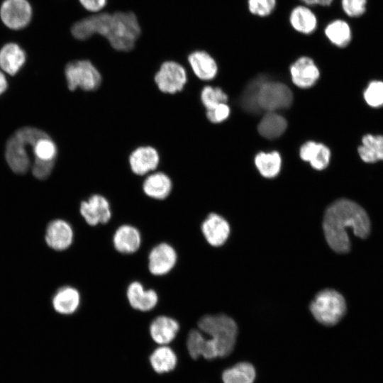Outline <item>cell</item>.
Wrapping results in <instances>:
<instances>
[{
  "label": "cell",
  "instance_id": "f546056e",
  "mask_svg": "<svg viewBox=\"0 0 383 383\" xmlns=\"http://www.w3.org/2000/svg\"><path fill=\"white\" fill-rule=\"evenodd\" d=\"M255 165L262 176L266 178H273L280 171L282 158L277 151L260 152L255 157Z\"/></svg>",
  "mask_w": 383,
  "mask_h": 383
},
{
  "label": "cell",
  "instance_id": "7a4b0ae2",
  "mask_svg": "<svg viewBox=\"0 0 383 383\" xmlns=\"http://www.w3.org/2000/svg\"><path fill=\"white\" fill-rule=\"evenodd\" d=\"M199 330H191L187 338V348L192 359L202 356L206 360L224 357L235 346L238 327L235 321L223 314H206L198 321Z\"/></svg>",
  "mask_w": 383,
  "mask_h": 383
},
{
  "label": "cell",
  "instance_id": "277c9868",
  "mask_svg": "<svg viewBox=\"0 0 383 383\" xmlns=\"http://www.w3.org/2000/svg\"><path fill=\"white\" fill-rule=\"evenodd\" d=\"M309 309L318 322L331 326L337 324L345 314L346 303L339 292L326 289L315 295L311 301Z\"/></svg>",
  "mask_w": 383,
  "mask_h": 383
},
{
  "label": "cell",
  "instance_id": "52a82bcc",
  "mask_svg": "<svg viewBox=\"0 0 383 383\" xmlns=\"http://www.w3.org/2000/svg\"><path fill=\"white\" fill-rule=\"evenodd\" d=\"M293 95L284 84L265 79L258 93V106L260 110L276 111L288 108L292 103Z\"/></svg>",
  "mask_w": 383,
  "mask_h": 383
},
{
  "label": "cell",
  "instance_id": "1f68e13d",
  "mask_svg": "<svg viewBox=\"0 0 383 383\" xmlns=\"http://www.w3.org/2000/svg\"><path fill=\"white\" fill-rule=\"evenodd\" d=\"M365 102L371 108L383 106V80L372 79L363 89Z\"/></svg>",
  "mask_w": 383,
  "mask_h": 383
},
{
  "label": "cell",
  "instance_id": "74e56055",
  "mask_svg": "<svg viewBox=\"0 0 383 383\" xmlns=\"http://www.w3.org/2000/svg\"><path fill=\"white\" fill-rule=\"evenodd\" d=\"M55 161H45L35 158L32 165V173L38 179H45L52 172Z\"/></svg>",
  "mask_w": 383,
  "mask_h": 383
},
{
  "label": "cell",
  "instance_id": "5b68a950",
  "mask_svg": "<svg viewBox=\"0 0 383 383\" xmlns=\"http://www.w3.org/2000/svg\"><path fill=\"white\" fill-rule=\"evenodd\" d=\"M65 77L71 91L80 88L84 91L97 90L103 81L102 73L89 59H75L67 63Z\"/></svg>",
  "mask_w": 383,
  "mask_h": 383
},
{
  "label": "cell",
  "instance_id": "484cf974",
  "mask_svg": "<svg viewBox=\"0 0 383 383\" xmlns=\"http://www.w3.org/2000/svg\"><path fill=\"white\" fill-rule=\"evenodd\" d=\"M81 296L79 291L70 286L59 289L52 298L54 309L62 315L74 313L80 305Z\"/></svg>",
  "mask_w": 383,
  "mask_h": 383
},
{
  "label": "cell",
  "instance_id": "603a6c76",
  "mask_svg": "<svg viewBox=\"0 0 383 383\" xmlns=\"http://www.w3.org/2000/svg\"><path fill=\"white\" fill-rule=\"evenodd\" d=\"M323 33L327 41L338 48L347 47L352 40L351 27L348 21L342 18L328 21Z\"/></svg>",
  "mask_w": 383,
  "mask_h": 383
},
{
  "label": "cell",
  "instance_id": "d6a6232c",
  "mask_svg": "<svg viewBox=\"0 0 383 383\" xmlns=\"http://www.w3.org/2000/svg\"><path fill=\"white\" fill-rule=\"evenodd\" d=\"M32 148L35 158L45 161H55L57 149L55 143L48 135L38 139Z\"/></svg>",
  "mask_w": 383,
  "mask_h": 383
},
{
  "label": "cell",
  "instance_id": "d4e9b609",
  "mask_svg": "<svg viewBox=\"0 0 383 383\" xmlns=\"http://www.w3.org/2000/svg\"><path fill=\"white\" fill-rule=\"evenodd\" d=\"M26 59L25 51L17 43H7L0 50V67L11 75L21 69Z\"/></svg>",
  "mask_w": 383,
  "mask_h": 383
},
{
  "label": "cell",
  "instance_id": "8d00e7d4",
  "mask_svg": "<svg viewBox=\"0 0 383 383\" xmlns=\"http://www.w3.org/2000/svg\"><path fill=\"white\" fill-rule=\"evenodd\" d=\"M230 114V108L226 103H221L206 109V117L213 123H219L226 120Z\"/></svg>",
  "mask_w": 383,
  "mask_h": 383
},
{
  "label": "cell",
  "instance_id": "44dd1931",
  "mask_svg": "<svg viewBox=\"0 0 383 383\" xmlns=\"http://www.w3.org/2000/svg\"><path fill=\"white\" fill-rule=\"evenodd\" d=\"M301 160L309 162L311 166L317 170L326 168L331 160L330 149L323 143L308 141L303 144L299 150Z\"/></svg>",
  "mask_w": 383,
  "mask_h": 383
},
{
  "label": "cell",
  "instance_id": "b9f144b4",
  "mask_svg": "<svg viewBox=\"0 0 383 383\" xmlns=\"http://www.w3.org/2000/svg\"><path fill=\"white\" fill-rule=\"evenodd\" d=\"M306 6H313L318 4V0H300Z\"/></svg>",
  "mask_w": 383,
  "mask_h": 383
},
{
  "label": "cell",
  "instance_id": "60d3db41",
  "mask_svg": "<svg viewBox=\"0 0 383 383\" xmlns=\"http://www.w3.org/2000/svg\"><path fill=\"white\" fill-rule=\"evenodd\" d=\"M334 0H318V5L323 7H328L332 5Z\"/></svg>",
  "mask_w": 383,
  "mask_h": 383
},
{
  "label": "cell",
  "instance_id": "4316f807",
  "mask_svg": "<svg viewBox=\"0 0 383 383\" xmlns=\"http://www.w3.org/2000/svg\"><path fill=\"white\" fill-rule=\"evenodd\" d=\"M287 126L286 119L275 111L267 112L260 121L257 130L265 138L272 140L279 138Z\"/></svg>",
  "mask_w": 383,
  "mask_h": 383
},
{
  "label": "cell",
  "instance_id": "d590c367",
  "mask_svg": "<svg viewBox=\"0 0 383 383\" xmlns=\"http://www.w3.org/2000/svg\"><path fill=\"white\" fill-rule=\"evenodd\" d=\"M343 13L350 18L361 16L366 11L367 0H340Z\"/></svg>",
  "mask_w": 383,
  "mask_h": 383
},
{
  "label": "cell",
  "instance_id": "e0dca14e",
  "mask_svg": "<svg viewBox=\"0 0 383 383\" xmlns=\"http://www.w3.org/2000/svg\"><path fill=\"white\" fill-rule=\"evenodd\" d=\"M126 297L133 309L144 312L154 309L159 299L154 289H145L143 285L137 281L131 282L128 286Z\"/></svg>",
  "mask_w": 383,
  "mask_h": 383
},
{
  "label": "cell",
  "instance_id": "d6986e66",
  "mask_svg": "<svg viewBox=\"0 0 383 383\" xmlns=\"http://www.w3.org/2000/svg\"><path fill=\"white\" fill-rule=\"evenodd\" d=\"M149 331L152 339L156 343L165 345L176 338L179 331V324L173 318L159 316L151 322Z\"/></svg>",
  "mask_w": 383,
  "mask_h": 383
},
{
  "label": "cell",
  "instance_id": "9a60e30c",
  "mask_svg": "<svg viewBox=\"0 0 383 383\" xmlns=\"http://www.w3.org/2000/svg\"><path fill=\"white\" fill-rule=\"evenodd\" d=\"M202 234L209 244L213 247L223 245L230 233V226L221 216L211 213L201 223Z\"/></svg>",
  "mask_w": 383,
  "mask_h": 383
},
{
  "label": "cell",
  "instance_id": "83f0119b",
  "mask_svg": "<svg viewBox=\"0 0 383 383\" xmlns=\"http://www.w3.org/2000/svg\"><path fill=\"white\" fill-rule=\"evenodd\" d=\"M149 360L152 369L158 374L173 370L177 362L174 350L168 346L161 345L151 353Z\"/></svg>",
  "mask_w": 383,
  "mask_h": 383
},
{
  "label": "cell",
  "instance_id": "9c48e42d",
  "mask_svg": "<svg viewBox=\"0 0 383 383\" xmlns=\"http://www.w3.org/2000/svg\"><path fill=\"white\" fill-rule=\"evenodd\" d=\"M79 211L86 223L91 226L107 223L111 218V209L108 199L98 194L82 201Z\"/></svg>",
  "mask_w": 383,
  "mask_h": 383
},
{
  "label": "cell",
  "instance_id": "5bb4252c",
  "mask_svg": "<svg viewBox=\"0 0 383 383\" xmlns=\"http://www.w3.org/2000/svg\"><path fill=\"white\" fill-rule=\"evenodd\" d=\"M187 62L194 74L203 81H210L218 73V65L216 60L207 51L196 49L187 56Z\"/></svg>",
  "mask_w": 383,
  "mask_h": 383
},
{
  "label": "cell",
  "instance_id": "ba28073f",
  "mask_svg": "<svg viewBox=\"0 0 383 383\" xmlns=\"http://www.w3.org/2000/svg\"><path fill=\"white\" fill-rule=\"evenodd\" d=\"M0 16L6 26L13 30L26 27L32 18V8L27 0H4Z\"/></svg>",
  "mask_w": 383,
  "mask_h": 383
},
{
  "label": "cell",
  "instance_id": "4fadbf2b",
  "mask_svg": "<svg viewBox=\"0 0 383 383\" xmlns=\"http://www.w3.org/2000/svg\"><path fill=\"white\" fill-rule=\"evenodd\" d=\"M292 82L298 87L307 89L313 86L320 77V71L312 58L302 56L289 68Z\"/></svg>",
  "mask_w": 383,
  "mask_h": 383
},
{
  "label": "cell",
  "instance_id": "7402d4cb",
  "mask_svg": "<svg viewBox=\"0 0 383 383\" xmlns=\"http://www.w3.org/2000/svg\"><path fill=\"white\" fill-rule=\"evenodd\" d=\"M357 147L360 159L366 164L383 161V135L366 133Z\"/></svg>",
  "mask_w": 383,
  "mask_h": 383
},
{
  "label": "cell",
  "instance_id": "f35d334b",
  "mask_svg": "<svg viewBox=\"0 0 383 383\" xmlns=\"http://www.w3.org/2000/svg\"><path fill=\"white\" fill-rule=\"evenodd\" d=\"M108 0H78L81 6L88 13H95L103 11Z\"/></svg>",
  "mask_w": 383,
  "mask_h": 383
},
{
  "label": "cell",
  "instance_id": "7c38bea8",
  "mask_svg": "<svg viewBox=\"0 0 383 383\" xmlns=\"http://www.w3.org/2000/svg\"><path fill=\"white\" fill-rule=\"evenodd\" d=\"M160 154L152 146L144 145L131 152L128 162L131 171L136 175L143 176L155 171L160 164Z\"/></svg>",
  "mask_w": 383,
  "mask_h": 383
},
{
  "label": "cell",
  "instance_id": "3957f363",
  "mask_svg": "<svg viewBox=\"0 0 383 383\" xmlns=\"http://www.w3.org/2000/svg\"><path fill=\"white\" fill-rule=\"evenodd\" d=\"M370 221L365 210L356 202L340 199L333 202L326 210L323 229L327 243L338 253L350 251L351 245L348 228L361 238H367L370 232Z\"/></svg>",
  "mask_w": 383,
  "mask_h": 383
},
{
  "label": "cell",
  "instance_id": "8992f818",
  "mask_svg": "<svg viewBox=\"0 0 383 383\" xmlns=\"http://www.w3.org/2000/svg\"><path fill=\"white\" fill-rule=\"evenodd\" d=\"M187 82L185 66L174 60L162 62L154 74L156 87L165 94H174L182 91Z\"/></svg>",
  "mask_w": 383,
  "mask_h": 383
},
{
  "label": "cell",
  "instance_id": "6da1fadb",
  "mask_svg": "<svg viewBox=\"0 0 383 383\" xmlns=\"http://www.w3.org/2000/svg\"><path fill=\"white\" fill-rule=\"evenodd\" d=\"M70 33L78 40L98 35L104 38L114 50L128 52L135 48L141 28L133 11H101L88 13L75 21L70 28Z\"/></svg>",
  "mask_w": 383,
  "mask_h": 383
},
{
  "label": "cell",
  "instance_id": "2e32d148",
  "mask_svg": "<svg viewBox=\"0 0 383 383\" xmlns=\"http://www.w3.org/2000/svg\"><path fill=\"white\" fill-rule=\"evenodd\" d=\"M74 232L67 221L56 219L51 221L46 229L45 240L53 250H64L72 243Z\"/></svg>",
  "mask_w": 383,
  "mask_h": 383
},
{
  "label": "cell",
  "instance_id": "e575fe53",
  "mask_svg": "<svg viewBox=\"0 0 383 383\" xmlns=\"http://www.w3.org/2000/svg\"><path fill=\"white\" fill-rule=\"evenodd\" d=\"M277 0H248L249 11L260 17L270 15L274 10Z\"/></svg>",
  "mask_w": 383,
  "mask_h": 383
},
{
  "label": "cell",
  "instance_id": "836d02e7",
  "mask_svg": "<svg viewBox=\"0 0 383 383\" xmlns=\"http://www.w3.org/2000/svg\"><path fill=\"white\" fill-rule=\"evenodd\" d=\"M228 96L219 87H204L201 92V101L206 109H209L221 103H226Z\"/></svg>",
  "mask_w": 383,
  "mask_h": 383
},
{
  "label": "cell",
  "instance_id": "f1b7e54d",
  "mask_svg": "<svg viewBox=\"0 0 383 383\" xmlns=\"http://www.w3.org/2000/svg\"><path fill=\"white\" fill-rule=\"evenodd\" d=\"M256 372L251 363L243 362L226 369L222 373L223 383H253Z\"/></svg>",
  "mask_w": 383,
  "mask_h": 383
},
{
  "label": "cell",
  "instance_id": "4dcf8cb0",
  "mask_svg": "<svg viewBox=\"0 0 383 383\" xmlns=\"http://www.w3.org/2000/svg\"><path fill=\"white\" fill-rule=\"evenodd\" d=\"M266 78L260 76L252 79L244 89L240 99V106L248 113H257L261 110L258 106L260 87Z\"/></svg>",
  "mask_w": 383,
  "mask_h": 383
},
{
  "label": "cell",
  "instance_id": "8fae6325",
  "mask_svg": "<svg viewBox=\"0 0 383 383\" xmlns=\"http://www.w3.org/2000/svg\"><path fill=\"white\" fill-rule=\"evenodd\" d=\"M27 146L31 145L16 133L7 141L6 160L9 167L16 174L26 173L30 167Z\"/></svg>",
  "mask_w": 383,
  "mask_h": 383
},
{
  "label": "cell",
  "instance_id": "ffe728a7",
  "mask_svg": "<svg viewBox=\"0 0 383 383\" xmlns=\"http://www.w3.org/2000/svg\"><path fill=\"white\" fill-rule=\"evenodd\" d=\"M170 177L162 172L150 173L143 183V190L146 196L157 200L167 198L172 189Z\"/></svg>",
  "mask_w": 383,
  "mask_h": 383
},
{
  "label": "cell",
  "instance_id": "cb8c5ba5",
  "mask_svg": "<svg viewBox=\"0 0 383 383\" xmlns=\"http://www.w3.org/2000/svg\"><path fill=\"white\" fill-rule=\"evenodd\" d=\"M289 23L296 32L304 35L312 34L318 26L316 14L306 5L296 6L291 11Z\"/></svg>",
  "mask_w": 383,
  "mask_h": 383
},
{
  "label": "cell",
  "instance_id": "30bf717a",
  "mask_svg": "<svg viewBox=\"0 0 383 383\" xmlns=\"http://www.w3.org/2000/svg\"><path fill=\"white\" fill-rule=\"evenodd\" d=\"M177 254L175 249L167 243L155 245L148 255V270L155 276L169 273L176 265Z\"/></svg>",
  "mask_w": 383,
  "mask_h": 383
},
{
  "label": "cell",
  "instance_id": "ab89813d",
  "mask_svg": "<svg viewBox=\"0 0 383 383\" xmlns=\"http://www.w3.org/2000/svg\"><path fill=\"white\" fill-rule=\"evenodd\" d=\"M7 86V80L3 72L0 71V95L6 91Z\"/></svg>",
  "mask_w": 383,
  "mask_h": 383
},
{
  "label": "cell",
  "instance_id": "ac0fdd59",
  "mask_svg": "<svg viewBox=\"0 0 383 383\" xmlns=\"http://www.w3.org/2000/svg\"><path fill=\"white\" fill-rule=\"evenodd\" d=\"M141 235L137 228L124 224L120 226L113 236V244L116 251L129 255L135 252L141 245Z\"/></svg>",
  "mask_w": 383,
  "mask_h": 383
}]
</instances>
